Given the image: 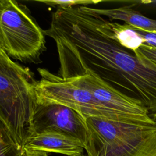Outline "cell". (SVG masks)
<instances>
[{
    "label": "cell",
    "mask_w": 156,
    "mask_h": 156,
    "mask_svg": "<svg viewBox=\"0 0 156 156\" xmlns=\"http://www.w3.org/2000/svg\"><path fill=\"white\" fill-rule=\"evenodd\" d=\"M44 132L68 135L80 140L85 146L87 137L85 118L77 111L63 105L37 102L29 136Z\"/></svg>",
    "instance_id": "obj_6"
},
{
    "label": "cell",
    "mask_w": 156,
    "mask_h": 156,
    "mask_svg": "<svg viewBox=\"0 0 156 156\" xmlns=\"http://www.w3.org/2000/svg\"><path fill=\"white\" fill-rule=\"evenodd\" d=\"M44 31L56 44L60 77L93 76L140 102L156 119V64L122 46L112 21L88 6L57 8Z\"/></svg>",
    "instance_id": "obj_1"
},
{
    "label": "cell",
    "mask_w": 156,
    "mask_h": 156,
    "mask_svg": "<svg viewBox=\"0 0 156 156\" xmlns=\"http://www.w3.org/2000/svg\"><path fill=\"white\" fill-rule=\"evenodd\" d=\"M135 51L142 56L156 64V47L143 43Z\"/></svg>",
    "instance_id": "obj_13"
},
{
    "label": "cell",
    "mask_w": 156,
    "mask_h": 156,
    "mask_svg": "<svg viewBox=\"0 0 156 156\" xmlns=\"http://www.w3.org/2000/svg\"><path fill=\"white\" fill-rule=\"evenodd\" d=\"M130 26L143 38L144 43L156 47V32H147L132 26Z\"/></svg>",
    "instance_id": "obj_14"
},
{
    "label": "cell",
    "mask_w": 156,
    "mask_h": 156,
    "mask_svg": "<svg viewBox=\"0 0 156 156\" xmlns=\"http://www.w3.org/2000/svg\"><path fill=\"white\" fill-rule=\"evenodd\" d=\"M23 149L67 156H82L85 146L82 141L73 137L58 133L44 132L28 137Z\"/></svg>",
    "instance_id": "obj_8"
},
{
    "label": "cell",
    "mask_w": 156,
    "mask_h": 156,
    "mask_svg": "<svg viewBox=\"0 0 156 156\" xmlns=\"http://www.w3.org/2000/svg\"><path fill=\"white\" fill-rule=\"evenodd\" d=\"M38 71L41 79L37 81L35 87L37 103L63 105L77 111L85 118L98 117L126 122H151L107 108L73 78L63 79L44 68H38Z\"/></svg>",
    "instance_id": "obj_5"
},
{
    "label": "cell",
    "mask_w": 156,
    "mask_h": 156,
    "mask_svg": "<svg viewBox=\"0 0 156 156\" xmlns=\"http://www.w3.org/2000/svg\"><path fill=\"white\" fill-rule=\"evenodd\" d=\"M24 149L0 119V156H23Z\"/></svg>",
    "instance_id": "obj_11"
},
{
    "label": "cell",
    "mask_w": 156,
    "mask_h": 156,
    "mask_svg": "<svg viewBox=\"0 0 156 156\" xmlns=\"http://www.w3.org/2000/svg\"><path fill=\"white\" fill-rule=\"evenodd\" d=\"M72 78L107 108L144 121H155L150 116L149 111L140 102L121 93L99 79L91 75Z\"/></svg>",
    "instance_id": "obj_7"
},
{
    "label": "cell",
    "mask_w": 156,
    "mask_h": 156,
    "mask_svg": "<svg viewBox=\"0 0 156 156\" xmlns=\"http://www.w3.org/2000/svg\"><path fill=\"white\" fill-rule=\"evenodd\" d=\"M23 156H49L46 152L38 151L24 149Z\"/></svg>",
    "instance_id": "obj_15"
},
{
    "label": "cell",
    "mask_w": 156,
    "mask_h": 156,
    "mask_svg": "<svg viewBox=\"0 0 156 156\" xmlns=\"http://www.w3.org/2000/svg\"><path fill=\"white\" fill-rule=\"evenodd\" d=\"M86 156H156V121L126 122L85 118Z\"/></svg>",
    "instance_id": "obj_2"
},
{
    "label": "cell",
    "mask_w": 156,
    "mask_h": 156,
    "mask_svg": "<svg viewBox=\"0 0 156 156\" xmlns=\"http://www.w3.org/2000/svg\"><path fill=\"white\" fill-rule=\"evenodd\" d=\"M0 35L6 54L23 62L38 63L46 49L44 31L28 8L15 1H0Z\"/></svg>",
    "instance_id": "obj_4"
},
{
    "label": "cell",
    "mask_w": 156,
    "mask_h": 156,
    "mask_svg": "<svg viewBox=\"0 0 156 156\" xmlns=\"http://www.w3.org/2000/svg\"><path fill=\"white\" fill-rule=\"evenodd\" d=\"M36 1L44 3L51 7L63 9L87 6L90 4H96L102 2V1L99 0H38Z\"/></svg>",
    "instance_id": "obj_12"
},
{
    "label": "cell",
    "mask_w": 156,
    "mask_h": 156,
    "mask_svg": "<svg viewBox=\"0 0 156 156\" xmlns=\"http://www.w3.org/2000/svg\"><path fill=\"white\" fill-rule=\"evenodd\" d=\"M4 51V47H3V44H2V39L1 37V35H0V51Z\"/></svg>",
    "instance_id": "obj_16"
},
{
    "label": "cell",
    "mask_w": 156,
    "mask_h": 156,
    "mask_svg": "<svg viewBox=\"0 0 156 156\" xmlns=\"http://www.w3.org/2000/svg\"><path fill=\"white\" fill-rule=\"evenodd\" d=\"M112 26L117 40L126 48L134 51L144 43L143 38L130 25L112 21Z\"/></svg>",
    "instance_id": "obj_10"
},
{
    "label": "cell",
    "mask_w": 156,
    "mask_h": 156,
    "mask_svg": "<svg viewBox=\"0 0 156 156\" xmlns=\"http://www.w3.org/2000/svg\"><path fill=\"white\" fill-rule=\"evenodd\" d=\"M82 156H86V155H84V154H83V155H82Z\"/></svg>",
    "instance_id": "obj_17"
},
{
    "label": "cell",
    "mask_w": 156,
    "mask_h": 156,
    "mask_svg": "<svg viewBox=\"0 0 156 156\" xmlns=\"http://www.w3.org/2000/svg\"><path fill=\"white\" fill-rule=\"evenodd\" d=\"M32 73L0 51V119L23 147L37 105Z\"/></svg>",
    "instance_id": "obj_3"
},
{
    "label": "cell",
    "mask_w": 156,
    "mask_h": 156,
    "mask_svg": "<svg viewBox=\"0 0 156 156\" xmlns=\"http://www.w3.org/2000/svg\"><path fill=\"white\" fill-rule=\"evenodd\" d=\"M91 10L110 21H122L125 24L151 32H156V20L149 18L132 8L126 5L112 9H97L90 7Z\"/></svg>",
    "instance_id": "obj_9"
}]
</instances>
